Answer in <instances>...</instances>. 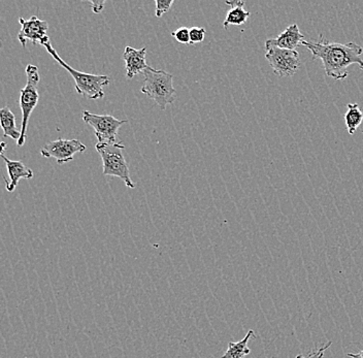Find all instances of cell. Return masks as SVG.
<instances>
[{
  "mask_svg": "<svg viewBox=\"0 0 363 358\" xmlns=\"http://www.w3.org/2000/svg\"><path fill=\"white\" fill-rule=\"evenodd\" d=\"M301 45L308 47L313 60L321 59L326 76L335 80H345L349 76L348 67L352 65H357L363 70V49L355 43H331L320 35L319 40H303Z\"/></svg>",
  "mask_w": 363,
  "mask_h": 358,
  "instance_id": "obj_1",
  "label": "cell"
},
{
  "mask_svg": "<svg viewBox=\"0 0 363 358\" xmlns=\"http://www.w3.org/2000/svg\"><path fill=\"white\" fill-rule=\"evenodd\" d=\"M144 84L140 92L153 99L160 110L164 111L169 104L174 103L176 89L174 87V76L162 69L149 67L144 72Z\"/></svg>",
  "mask_w": 363,
  "mask_h": 358,
  "instance_id": "obj_2",
  "label": "cell"
},
{
  "mask_svg": "<svg viewBox=\"0 0 363 358\" xmlns=\"http://www.w3.org/2000/svg\"><path fill=\"white\" fill-rule=\"evenodd\" d=\"M48 53L57 61L63 69L69 72L70 76L76 82V91L88 99H99L104 96V88L110 84V77L106 74H92L79 72L72 69L57 53L56 50L52 47L51 43L44 45Z\"/></svg>",
  "mask_w": 363,
  "mask_h": 358,
  "instance_id": "obj_3",
  "label": "cell"
},
{
  "mask_svg": "<svg viewBox=\"0 0 363 358\" xmlns=\"http://www.w3.org/2000/svg\"><path fill=\"white\" fill-rule=\"evenodd\" d=\"M95 149L101 156L104 176L117 177L123 181L127 187L135 189V184L131 180L128 163L123 156L125 146H113L97 142Z\"/></svg>",
  "mask_w": 363,
  "mask_h": 358,
  "instance_id": "obj_4",
  "label": "cell"
},
{
  "mask_svg": "<svg viewBox=\"0 0 363 358\" xmlns=\"http://www.w3.org/2000/svg\"><path fill=\"white\" fill-rule=\"evenodd\" d=\"M27 84L20 92V108L22 111L21 139L17 142L18 146L22 147L27 140V126L29 118L40 101L38 91V83L40 81V72L38 67L28 65L26 67Z\"/></svg>",
  "mask_w": 363,
  "mask_h": 358,
  "instance_id": "obj_5",
  "label": "cell"
},
{
  "mask_svg": "<svg viewBox=\"0 0 363 358\" xmlns=\"http://www.w3.org/2000/svg\"><path fill=\"white\" fill-rule=\"evenodd\" d=\"M82 119L94 128L95 137L99 142L113 146H124L118 137V131L123 124L128 123L127 120H118L112 115L92 114L89 111H84Z\"/></svg>",
  "mask_w": 363,
  "mask_h": 358,
  "instance_id": "obj_6",
  "label": "cell"
},
{
  "mask_svg": "<svg viewBox=\"0 0 363 358\" xmlns=\"http://www.w3.org/2000/svg\"><path fill=\"white\" fill-rule=\"evenodd\" d=\"M265 58L271 65L272 70L281 78L294 77L301 67V59L296 50L281 49V47H265Z\"/></svg>",
  "mask_w": 363,
  "mask_h": 358,
  "instance_id": "obj_7",
  "label": "cell"
},
{
  "mask_svg": "<svg viewBox=\"0 0 363 358\" xmlns=\"http://www.w3.org/2000/svg\"><path fill=\"white\" fill-rule=\"evenodd\" d=\"M85 151L86 146L81 140L59 139L45 144L40 154L45 158H55L57 163L61 165L74 160V154Z\"/></svg>",
  "mask_w": 363,
  "mask_h": 358,
  "instance_id": "obj_8",
  "label": "cell"
},
{
  "mask_svg": "<svg viewBox=\"0 0 363 358\" xmlns=\"http://www.w3.org/2000/svg\"><path fill=\"white\" fill-rule=\"evenodd\" d=\"M19 23L21 25L18 38L23 47L26 46V43L30 40L33 46L38 44L44 45L50 43L49 35H47L49 24L44 20L38 19L36 16H33L29 20L20 18Z\"/></svg>",
  "mask_w": 363,
  "mask_h": 358,
  "instance_id": "obj_9",
  "label": "cell"
},
{
  "mask_svg": "<svg viewBox=\"0 0 363 358\" xmlns=\"http://www.w3.org/2000/svg\"><path fill=\"white\" fill-rule=\"evenodd\" d=\"M147 47L135 49V47H126L124 50L123 59L126 67L127 79L135 78L136 74L144 72L149 67L146 62Z\"/></svg>",
  "mask_w": 363,
  "mask_h": 358,
  "instance_id": "obj_10",
  "label": "cell"
},
{
  "mask_svg": "<svg viewBox=\"0 0 363 358\" xmlns=\"http://www.w3.org/2000/svg\"><path fill=\"white\" fill-rule=\"evenodd\" d=\"M303 40H306L305 35L301 33L297 24H292L288 26L280 35L274 38H269L265 42V47H277L295 51Z\"/></svg>",
  "mask_w": 363,
  "mask_h": 358,
  "instance_id": "obj_11",
  "label": "cell"
},
{
  "mask_svg": "<svg viewBox=\"0 0 363 358\" xmlns=\"http://www.w3.org/2000/svg\"><path fill=\"white\" fill-rule=\"evenodd\" d=\"M1 157L4 162H6L9 177H10V182L6 181V190L9 192H13L16 189L21 179L33 178V169H29L24 163L18 162V160H9L4 154H1Z\"/></svg>",
  "mask_w": 363,
  "mask_h": 358,
  "instance_id": "obj_12",
  "label": "cell"
},
{
  "mask_svg": "<svg viewBox=\"0 0 363 358\" xmlns=\"http://www.w3.org/2000/svg\"><path fill=\"white\" fill-rule=\"evenodd\" d=\"M0 123L4 129V138L10 137L16 142H19L21 139V129H18L16 126V116L8 106L0 110Z\"/></svg>",
  "mask_w": 363,
  "mask_h": 358,
  "instance_id": "obj_13",
  "label": "cell"
},
{
  "mask_svg": "<svg viewBox=\"0 0 363 358\" xmlns=\"http://www.w3.org/2000/svg\"><path fill=\"white\" fill-rule=\"evenodd\" d=\"M257 335H256L255 332L253 330H250L247 335H245L244 339L240 340V342H230L228 344V348H227V351L224 353L223 357L222 358H245L247 355H249L251 353V349L248 347V343L250 340L256 339Z\"/></svg>",
  "mask_w": 363,
  "mask_h": 358,
  "instance_id": "obj_14",
  "label": "cell"
},
{
  "mask_svg": "<svg viewBox=\"0 0 363 358\" xmlns=\"http://www.w3.org/2000/svg\"><path fill=\"white\" fill-rule=\"evenodd\" d=\"M347 108H348V110H347L344 117L347 130H348L349 135H354V133L357 130L360 124L362 123L363 113L360 110L358 104H349Z\"/></svg>",
  "mask_w": 363,
  "mask_h": 358,
  "instance_id": "obj_15",
  "label": "cell"
},
{
  "mask_svg": "<svg viewBox=\"0 0 363 358\" xmlns=\"http://www.w3.org/2000/svg\"><path fill=\"white\" fill-rule=\"evenodd\" d=\"M251 13L245 11L244 6H237V8H231L229 12L227 13L225 21L223 22V27L228 29L230 25H235L240 26L246 23L247 20L249 19Z\"/></svg>",
  "mask_w": 363,
  "mask_h": 358,
  "instance_id": "obj_16",
  "label": "cell"
},
{
  "mask_svg": "<svg viewBox=\"0 0 363 358\" xmlns=\"http://www.w3.org/2000/svg\"><path fill=\"white\" fill-rule=\"evenodd\" d=\"M172 38H176L177 42L180 44L190 45V29L187 27H181L172 33Z\"/></svg>",
  "mask_w": 363,
  "mask_h": 358,
  "instance_id": "obj_17",
  "label": "cell"
},
{
  "mask_svg": "<svg viewBox=\"0 0 363 358\" xmlns=\"http://www.w3.org/2000/svg\"><path fill=\"white\" fill-rule=\"evenodd\" d=\"M155 4V16L157 18H161L165 13L169 12L172 4H174V0H156Z\"/></svg>",
  "mask_w": 363,
  "mask_h": 358,
  "instance_id": "obj_18",
  "label": "cell"
},
{
  "mask_svg": "<svg viewBox=\"0 0 363 358\" xmlns=\"http://www.w3.org/2000/svg\"><path fill=\"white\" fill-rule=\"evenodd\" d=\"M206 36V29L203 27H193L190 29V45L203 43Z\"/></svg>",
  "mask_w": 363,
  "mask_h": 358,
  "instance_id": "obj_19",
  "label": "cell"
},
{
  "mask_svg": "<svg viewBox=\"0 0 363 358\" xmlns=\"http://www.w3.org/2000/svg\"><path fill=\"white\" fill-rule=\"evenodd\" d=\"M331 345H333V342L329 341L326 345L321 346L317 350L313 351L310 354H308V357H305L303 354H298L296 358H323L324 353Z\"/></svg>",
  "mask_w": 363,
  "mask_h": 358,
  "instance_id": "obj_20",
  "label": "cell"
},
{
  "mask_svg": "<svg viewBox=\"0 0 363 358\" xmlns=\"http://www.w3.org/2000/svg\"><path fill=\"white\" fill-rule=\"evenodd\" d=\"M104 4H106V1H104V0H97V1H94V0H92V1H91V6H92V11L95 13H101L104 9Z\"/></svg>",
  "mask_w": 363,
  "mask_h": 358,
  "instance_id": "obj_21",
  "label": "cell"
},
{
  "mask_svg": "<svg viewBox=\"0 0 363 358\" xmlns=\"http://www.w3.org/2000/svg\"><path fill=\"white\" fill-rule=\"evenodd\" d=\"M226 4L230 6L231 8H237V6H244L245 1H226Z\"/></svg>",
  "mask_w": 363,
  "mask_h": 358,
  "instance_id": "obj_22",
  "label": "cell"
},
{
  "mask_svg": "<svg viewBox=\"0 0 363 358\" xmlns=\"http://www.w3.org/2000/svg\"><path fill=\"white\" fill-rule=\"evenodd\" d=\"M347 357L350 358H363V350L358 353H348Z\"/></svg>",
  "mask_w": 363,
  "mask_h": 358,
  "instance_id": "obj_23",
  "label": "cell"
},
{
  "mask_svg": "<svg viewBox=\"0 0 363 358\" xmlns=\"http://www.w3.org/2000/svg\"><path fill=\"white\" fill-rule=\"evenodd\" d=\"M362 133H363V131H362Z\"/></svg>",
  "mask_w": 363,
  "mask_h": 358,
  "instance_id": "obj_24",
  "label": "cell"
}]
</instances>
